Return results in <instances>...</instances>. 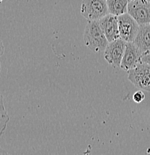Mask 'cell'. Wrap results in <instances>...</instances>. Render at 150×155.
<instances>
[{
	"mask_svg": "<svg viewBox=\"0 0 150 155\" xmlns=\"http://www.w3.org/2000/svg\"><path fill=\"white\" fill-rule=\"evenodd\" d=\"M81 14L88 21L99 20L109 14L107 0H83Z\"/></svg>",
	"mask_w": 150,
	"mask_h": 155,
	"instance_id": "cell-2",
	"label": "cell"
},
{
	"mask_svg": "<svg viewBox=\"0 0 150 155\" xmlns=\"http://www.w3.org/2000/svg\"><path fill=\"white\" fill-rule=\"evenodd\" d=\"M120 38L126 42H133L139 31L140 25L128 13L118 17Z\"/></svg>",
	"mask_w": 150,
	"mask_h": 155,
	"instance_id": "cell-6",
	"label": "cell"
},
{
	"mask_svg": "<svg viewBox=\"0 0 150 155\" xmlns=\"http://www.w3.org/2000/svg\"><path fill=\"white\" fill-rule=\"evenodd\" d=\"M142 61L145 63H147V64H150V54H147V55H145L142 58Z\"/></svg>",
	"mask_w": 150,
	"mask_h": 155,
	"instance_id": "cell-13",
	"label": "cell"
},
{
	"mask_svg": "<svg viewBox=\"0 0 150 155\" xmlns=\"http://www.w3.org/2000/svg\"><path fill=\"white\" fill-rule=\"evenodd\" d=\"M84 40L88 48L96 52L105 51L109 43L99 20L88 21L84 31Z\"/></svg>",
	"mask_w": 150,
	"mask_h": 155,
	"instance_id": "cell-1",
	"label": "cell"
},
{
	"mask_svg": "<svg viewBox=\"0 0 150 155\" xmlns=\"http://www.w3.org/2000/svg\"><path fill=\"white\" fill-rule=\"evenodd\" d=\"M1 1H2V0H1Z\"/></svg>",
	"mask_w": 150,
	"mask_h": 155,
	"instance_id": "cell-16",
	"label": "cell"
},
{
	"mask_svg": "<svg viewBox=\"0 0 150 155\" xmlns=\"http://www.w3.org/2000/svg\"><path fill=\"white\" fill-rule=\"evenodd\" d=\"M145 95L142 91H138L134 94L133 100L136 103H140L143 100H144Z\"/></svg>",
	"mask_w": 150,
	"mask_h": 155,
	"instance_id": "cell-12",
	"label": "cell"
},
{
	"mask_svg": "<svg viewBox=\"0 0 150 155\" xmlns=\"http://www.w3.org/2000/svg\"><path fill=\"white\" fill-rule=\"evenodd\" d=\"M109 14L119 16L128 13V0H107Z\"/></svg>",
	"mask_w": 150,
	"mask_h": 155,
	"instance_id": "cell-10",
	"label": "cell"
},
{
	"mask_svg": "<svg viewBox=\"0 0 150 155\" xmlns=\"http://www.w3.org/2000/svg\"><path fill=\"white\" fill-rule=\"evenodd\" d=\"M143 56L150 54V24L140 25L139 31L134 40Z\"/></svg>",
	"mask_w": 150,
	"mask_h": 155,
	"instance_id": "cell-9",
	"label": "cell"
},
{
	"mask_svg": "<svg viewBox=\"0 0 150 155\" xmlns=\"http://www.w3.org/2000/svg\"><path fill=\"white\" fill-rule=\"evenodd\" d=\"M128 72V78L132 84L140 90L150 92L149 64L142 61Z\"/></svg>",
	"mask_w": 150,
	"mask_h": 155,
	"instance_id": "cell-3",
	"label": "cell"
},
{
	"mask_svg": "<svg viewBox=\"0 0 150 155\" xmlns=\"http://www.w3.org/2000/svg\"><path fill=\"white\" fill-rule=\"evenodd\" d=\"M127 42L118 38L109 42L105 50L104 57L108 63L114 67H120L126 48Z\"/></svg>",
	"mask_w": 150,
	"mask_h": 155,
	"instance_id": "cell-4",
	"label": "cell"
},
{
	"mask_svg": "<svg viewBox=\"0 0 150 155\" xmlns=\"http://www.w3.org/2000/svg\"><path fill=\"white\" fill-rule=\"evenodd\" d=\"M147 2H150V0H146Z\"/></svg>",
	"mask_w": 150,
	"mask_h": 155,
	"instance_id": "cell-14",
	"label": "cell"
},
{
	"mask_svg": "<svg viewBox=\"0 0 150 155\" xmlns=\"http://www.w3.org/2000/svg\"><path fill=\"white\" fill-rule=\"evenodd\" d=\"M8 121L9 117L8 116L5 109L4 104H3L2 96H1V136L4 134Z\"/></svg>",
	"mask_w": 150,
	"mask_h": 155,
	"instance_id": "cell-11",
	"label": "cell"
},
{
	"mask_svg": "<svg viewBox=\"0 0 150 155\" xmlns=\"http://www.w3.org/2000/svg\"><path fill=\"white\" fill-rule=\"evenodd\" d=\"M128 13L140 25L150 24V2L146 0L128 1Z\"/></svg>",
	"mask_w": 150,
	"mask_h": 155,
	"instance_id": "cell-5",
	"label": "cell"
},
{
	"mask_svg": "<svg viewBox=\"0 0 150 155\" xmlns=\"http://www.w3.org/2000/svg\"><path fill=\"white\" fill-rule=\"evenodd\" d=\"M128 1H131V0H128Z\"/></svg>",
	"mask_w": 150,
	"mask_h": 155,
	"instance_id": "cell-15",
	"label": "cell"
},
{
	"mask_svg": "<svg viewBox=\"0 0 150 155\" xmlns=\"http://www.w3.org/2000/svg\"><path fill=\"white\" fill-rule=\"evenodd\" d=\"M143 57V54L134 42H127L120 67L124 70L129 71L142 62Z\"/></svg>",
	"mask_w": 150,
	"mask_h": 155,
	"instance_id": "cell-7",
	"label": "cell"
},
{
	"mask_svg": "<svg viewBox=\"0 0 150 155\" xmlns=\"http://www.w3.org/2000/svg\"><path fill=\"white\" fill-rule=\"evenodd\" d=\"M100 26L102 29L108 42L114 41L120 38L119 29L118 17L114 14H108L99 20Z\"/></svg>",
	"mask_w": 150,
	"mask_h": 155,
	"instance_id": "cell-8",
	"label": "cell"
}]
</instances>
